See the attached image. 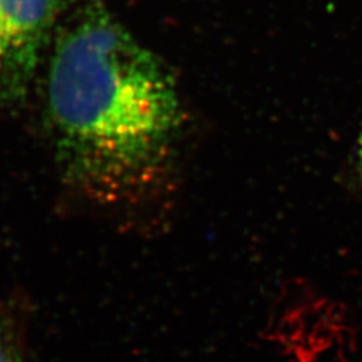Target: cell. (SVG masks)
<instances>
[{"label": "cell", "instance_id": "obj_1", "mask_svg": "<svg viewBox=\"0 0 362 362\" xmlns=\"http://www.w3.org/2000/svg\"><path fill=\"white\" fill-rule=\"evenodd\" d=\"M47 112L67 181L110 203L143 199L153 187L181 121L167 69L100 7L62 30Z\"/></svg>", "mask_w": 362, "mask_h": 362}, {"label": "cell", "instance_id": "obj_2", "mask_svg": "<svg viewBox=\"0 0 362 362\" xmlns=\"http://www.w3.org/2000/svg\"><path fill=\"white\" fill-rule=\"evenodd\" d=\"M64 0H0V98L25 95Z\"/></svg>", "mask_w": 362, "mask_h": 362}, {"label": "cell", "instance_id": "obj_3", "mask_svg": "<svg viewBox=\"0 0 362 362\" xmlns=\"http://www.w3.org/2000/svg\"><path fill=\"white\" fill-rule=\"evenodd\" d=\"M358 167L362 172V132L360 134V140H358Z\"/></svg>", "mask_w": 362, "mask_h": 362}, {"label": "cell", "instance_id": "obj_4", "mask_svg": "<svg viewBox=\"0 0 362 362\" xmlns=\"http://www.w3.org/2000/svg\"><path fill=\"white\" fill-rule=\"evenodd\" d=\"M0 362H11L6 356H4V353H3V349L0 348Z\"/></svg>", "mask_w": 362, "mask_h": 362}]
</instances>
